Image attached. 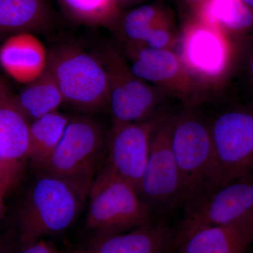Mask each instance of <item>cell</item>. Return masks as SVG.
I'll list each match as a JSON object with an SVG mask.
<instances>
[{
	"label": "cell",
	"mask_w": 253,
	"mask_h": 253,
	"mask_svg": "<svg viewBox=\"0 0 253 253\" xmlns=\"http://www.w3.org/2000/svg\"><path fill=\"white\" fill-rule=\"evenodd\" d=\"M4 194L0 191V221L2 219L3 216H4L5 207L4 204Z\"/></svg>",
	"instance_id": "30"
},
{
	"label": "cell",
	"mask_w": 253,
	"mask_h": 253,
	"mask_svg": "<svg viewBox=\"0 0 253 253\" xmlns=\"http://www.w3.org/2000/svg\"><path fill=\"white\" fill-rule=\"evenodd\" d=\"M15 103L30 122L56 112L63 103V95L47 69L34 81L25 84L16 96Z\"/></svg>",
	"instance_id": "20"
},
{
	"label": "cell",
	"mask_w": 253,
	"mask_h": 253,
	"mask_svg": "<svg viewBox=\"0 0 253 253\" xmlns=\"http://www.w3.org/2000/svg\"><path fill=\"white\" fill-rule=\"evenodd\" d=\"M30 123L14 96L0 106V160L9 191L21 180L29 160Z\"/></svg>",
	"instance_id": "14"
},
{
	"label": "cell",
	"mask_w": 253,
	"mask_h": 253,
	"mask_svg": "<svg viewBox=\"0 0 253 253\" xmlns=\"http://www.w3.org/2000/svg\"><path fill=\"white\" fill-rule=\"evenodd\" d=\"M191 10V14H195L204 4L206 0H182Z\"/></svg>",
	"instance_id": "26"
},
{
	"label": "cell",
	"mask_w": 253,
	"mask_h": 253,
	"mask_svg": "<svg viewBox=\"0 0 253 253\" xmlns=\"http://www.w3.org/2000/svg\"><path fill=\"white\" fill-rule=\"evenodd\" d=\"M20 253H61L52 243L44 239L21 249Z\"/></svg>",
	"instance_id": "24"
},
{
	"label": "cell",
	"mask_w": 253,
	"mask_h": 253,
	"mask_svg": "<svg viewBox=\"0 0 253 253\" xmlns=\"http://www.w3.org/2000/svg\"><path fill=\"white\" fill-rule=\"evenodd\" d=\"M54 20L49 0H0V39L45 31Z\"/></svg>",
	"instance_id": "18"
},
{
	"label": "cell",
	"mask_w": 253,
	"mask_h": 253,
	"mask_svg": "<svg viewBox=\"0 0 253 253\" xmlns=\"http://www.w3.org/2000/svg\"><path fill=\"white\" fill-rule=\"evenodd\" d=\"M63 14L73 22L113 30L122 14L116 0H56Z\"/></svg>",
	"instance_id": "22"
},
{
	"label": "cell",
	"mask_w": 253,
	"mask_h": 253,
	"mask_svg": "<svg viewBox=\"0 0 253 253\" xmlns=\"http://www.w3.org/2000/svg\"><path fill=\"white\" fill-rule=\"evenodd\" d=\"M48 65V53L34 33L11 35L0 46V66L21 84H27L41 76Z\"/></svg>",
	"instance_id": "17"
},
{
	"label": "cell",
	"mask_w": 253,
	"mask_h": 253,
	"mask_svg": "<svg viewBox=\"0 0 253 253\" xmlns=\"http://www.w3.org/2000/svg\"><path fill=\"white\" fill-rule=\"evenodd\" d=\"M221 184L253 172V104L234 106L210 122Z\"/></svg>",
	"instance_id": "11"
},
{
	"label": "cell",
	"mask_w": 253,
	"mask_h": 253,
	"mask_svg": "<svg viewBox=\"0 0 253 253\" xmlns=\"http://www.w3.org/2000/svg\"><path fill=\"white\" fill-rule=\"evenodd\" d=\"M243 1H244L245 4L247 5L253 12V0H243Z\"/></svg>",
	"instance_id": "31"
},
{
	"label": "cell",
	"mask_w": 253,
	"mask_h": 253,
	"mask_svg": "<svg viewBox=\"0 0 253 253\" xmlns=\"http://www.w3.org/2000/svg\"><path fill=\"white\" fill-rule=\"evenodd\" d=\"M172 117L166 115L155 131L139 194L153 213L166 215L183 207L182 180L171 146Z\"/></svg>",
	"instance_id": "8"
},
{
	"label": "cell",
	"mask_w": 253,
	"mask_h": 253,
	"mask_svg": "<svg viewBox=\"0 0 253 253\" xmlns=\"http://www.w3.org/2000/svg\"><path fill=\"white\" fill-rule=\"evenodd\" d=\"M11 243L7 238L0 237V253H10Z\"/></svg>",
	"instance_id": "27"
},
{
	"label": "cell",
	"mask_w": 253,
	"mask_h": 253,
	"mask_svg": "<svg viewBox=\"0 0 253 253\" xmlns=\"http://www.w3.org/2000/svg\"><path fill=\"white\" fill-rule=\"evenodd\" d=\"M253 242V212L225 225L174 239L169 253H246Z\"/></svg>",
	"instance_id": "15"
},
{
	"label": "cell",
	"mask_w": 253,
	"mask_h": 253,
	"mask_svg": "<svg viewBox=\"0 0 253 253\" xmlns=\"http://www.w3.org/2000/svg\"><path fill=\"white\" fill-rule=\"evenodd\" d=\"M252 174H253V172Z\"/></svg>",
	"instance_id": "33"
},
{
	"label": "cell",
	"mask_w": 253,
	"mask_h": 253,
	"mask_svg": "<svg viewBox=\"0 0 253 253\" xmlns=\"http://www.w3.org/2000/svg\"><path fill=\"white\" fill-rule=\"evenodd\" d=\"M172 117L171 146L182 180L183 207L221 186L210 122L187 107Z\"/></svg>",
	"instance_id": "2"
},
{
	"label": "cell",
	"mask_w": 253,
	"mask_h": 253,
	"mask_svg": "<svg viewBox=\"0 0 253 253\" xmlns=\"http://www.w3.org/2000/svg\"><path fill=\"white\" fill-rule=\"evenodd\" d=\"M86 196L67 179L39 172L18 212L20 249L67 230L77 219Z\"/></svg>",
	"instance_id": "1"
},
{
	"label": "cell",
	"mask_w": 253,
	"mask_h": 253,
	"mask_svg": "<svg viewBox=\"0 0 253 253\" xmlns=\"http://www.w3.org/2000/svg\"><path fill=\"white\" fill-rule=\"evenodd\" d=\"M167 113L141 122L113 124L106 136V166L139 190L155 131ZM139 192V191H138Z\"/></svg>",
	"instance_id": "12"
},
{
	"label": "cell",
	"mask_w": 253,
	"mask_h": 253,
	"mask_svg": "<svg viewBox=\"0 0 253 253\" xmlns=\"http://www.w3.org/2000/svg\"><path fill=\"white\" fill-rule=\"evenodd\" d=\"M244 54V74L246 85L253 96V38L246 42Z\"/></svg>",
	"instance_id": "23"
},
{
	"label": "cell",
	"mask_w": 253,
	"mask_h": 253,
	"mask_svg": "<svg viewBox=\"0 0 253 253\" xmlns=\"http://www.w3.org/2000/svg\"><path fill=\"white\" fill-rule=\"evenodd\" d=\"M86 227L96 234H117L153 222L154 214L132 184L106 166L89 191Z\"/></svg>",
	"instance_id": "4"
},
{
	"label": "cell",
	"mask_w": 253,
	"mask_h": 253,
	"mask_svg": "<svg viewBox=\"0 0 253 253\" xmlns=\"http://www.w3.org/2000/svg\"><path fill=\"white\" fill-rule=\"evenodd\" d=\"M112 31L122 42L156 49L174 51L179 38L172 12L158 3L141 5L122 13Z\"/></svg>",
	"instance_id": "13"
},
{
	"label": "cell",
	"mask_w": 253,
	"mask_h": 253,
	"mask_svg": "<svg viewBox=\"0 0 253 253\" xmlns=\"http://www.w3.org/2000/svg\"><path fill=\"white\" fill-rule=\"evenodd\" d=\"M122 43L125 59L137 77L161 89L167 96L180 100L187 107H196L202 102L204 91L174 50Z\"/></svg>",
	"instance_id": "9"
},
{
	"label": "cell",
	"mask_w": 253,
	"mask_h": 253,
	"mask_svg": "<svg viewBox=\"0 0 253 253\" xmlns=\"http://www.w3.org/2000/svg\"><path fill=\"white\" fill-rule=\"evenodd\" d=\"M69 121L67 116L56 111L30 123L29 161L37 168L54 152Z\"/></svg>",
	"instance_id": "21"
},
{
	"label": "cell",
	"mask_w": 253,
	"mask_h": 253,
	"mask_svg": "<svg viewBox=\"0 0 253 253\" xmlns=\"http://www.w3.org/2000/svg\"><path fill=\"white\" fill-rule=\"evenodd\" d=\"M14 95L11 94L9 86L4 80L0 76V106L12 98Z\"/></svg>",
	"instance_id": "25"
},
{
	"label": "cell",
	"mask_w": 253,
	"mask_h": 253,
	"mask_svg": "<svg viewBox=\"0 0 253 253\" xmlns=\"http://www.w3.org/2000/svg\"><path fill=\"white\" fill-rule=\"evenodd\" d=\"M46 69L59 86L64 103L85 111L109 108V82L99 58L76 44H61L48 54Z\"/></svg>",
	"instance_id": "5"
},
{
	"label": "cell",
	"mask_w": 253,
	"mask_h": 253,
	"mask_svg": "<svg viewBox=\"0 0 253 253\" xmlns=\"http://www.w3.org/2000/svg\"><path fill=\"white\" fill-rule=\"evenodd\" d=\"M191 15L220 29L236 45L253 38V12L243 0H206Z\"/></svg>",
	"instance_id": "19"
},
{
	"label": "cell",
	"mask_w": 253,
	"mask_h": 253,
	"mask_svg": "<svg viewBox=\"0 0 253 253\" xmlns=\"http://www.w3.org/2000/svg\"><path fill=\"white\" fill-rule=\"evenodd\" d=\"M104 129L86 116L70 118L64 134L39 172L64 178L89 194L96 168L106 151Z\"/></svg>",
	"instance_id": "6"
},
{
	"label": "cell",
	"mask_w": 253,
	"mask_h": 253,
	"mask_svg": "<svg viewBox=\"0 0 253 253\" xmlns=\"http://www.w3.org/2000/svg\"><path fill=\"white\" fill-rule=\"evenodd\" d=\"M144 1V0H116L118 6L121 9H122L123 6H129L133 4H136V3L141 2V1Z\"/></svg>",
	"instance_id": "29"
},
{
	"label": "cell",
	"mask_w": 253,
	"mask_h": 253,
	"mask_svg": "<svg viewBox=\"0 0 253 253\" xmlns=\"http://www.w3.org/2000/svg\"><path fill=\"white\" fill-rule=\"evenodd\" d=\"M175 232L163 221L117 234H96L85 249L89 253H169Z\"/></svg>",
	"instance_id": "16"
},
{
	"label": "cell",
	"mask_w": 253,
	"mask_h": 253,
	"mask_svg": "<svg viewBox=\"0 0 253 253\" xmlns=\"http://www.w3.org/2000/svg\"><path fill=\"white\" fill-rule=\"evenodd\" d=\"M72 253H89L86 251L85 249L84 250H78V251H73Z\"/></svg>",
	"instance_id": "32"
},
{
	"label": "cell",
	"mask_w": 253,
	"mask_h": 253,
	"mask_svg": "<svg viewBox=\"0 0 253 253\" xmlns=\"http://www.w3.org/2000/svg\"><path fill=\"white\" fill-rule=\"evenodd\" d=\"M236 44L219 28L190 15L174 51L203 91L224 85L236 61Z\"/></svg>",
	"instance_id": "3"
},
{
	"label": "cell",
	"mask_w": 253,
	"mask_h": 253,
	"mask_svg": "<svg viewBox=\"0 0 253 253\" xmlns=\"http://www.w3.org/2000/svg\"><path fill=\"white\" fill-rule=\"evenodd\" d=\"M101 61L109 82L113 124L141 122L160 112L158 107L167 95L137 77L117 50L106 47Z\"/></svg>",
	"instance_id": "7"
},
{
	"label": "cell",
	"mask_w": 253,
	"mask_h": 253,
	"mask_svg": "<svg viewBox=\"0 0 253 253\" xmlns=\"http://www.w3.org/2000/svg\"><path fill=\"white\" fill-rule=\"evenodd\" d=\"M183 208L184 217L174 239L234 222L253 212V174L218 186Z\"/></svg>",
	"instance_id": "10"
},
{
	"label": "cell",
	"mask_w": 253,
	"mask_h": 253,
	"mask_svg": "<svg viewBox=\"0 0 253 253\" xmlns=\"http://www.w3.org/2000/svg\"><path fill=\"white\" fill-rule=\"evenodd\" d=\"M0 191L4 194V196L7 194V193L9 192L7 185H6V181H5L2 166H1V160H0Z\"/></svg>",
	"instance_id": "28"
}]
</instances>
